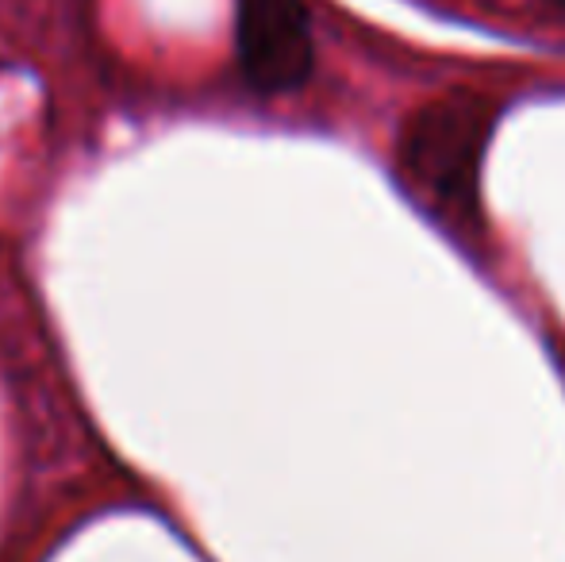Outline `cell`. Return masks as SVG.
I'll use <instances>...</instances> for the list:
<instances>
[{"instance_id":"obj_1","label":"cell","mask_w":565,"mask_h":562,"mask_svg":"<svg viewBox=\"0 0 565 562\" xmlns=\"http://www.w3.org/2000/svg\"><path fill=\"white\" fill-rule=\"evenodd\" d=\"M497 128V100L484 93L454 89L419 105L401 124L396 166L419 201L439 216L466 224L477 209L484 147Z\"/></svg>"},{"instance_id":"obj_2","label":"cell","mask_w":565,"mask_h":562,"mask_svg":"<svg viewBox=\"0 0 565 562\" xmlns=\"http://www.w3.org/2000/svg\"><path fill=\"white\" fill-rule=\"evenodd\" d=\"M238 74L262 97L297 93L312 77V20L300 0H238L235 12Z\"/></svg>"},{"instance_id":"obj_3","label":"cell","mask_w":565,"mask_h":562,"mask_svg":"<svg viewBox=\"0 0 565 562\" xmlns=\"http://www.w3.org/2000/svg\"><path fill=\"white\" fill-rule=\"evenodd\" d=\"M551 4H558V8H565V0H551Z\"/></svg>"}]
</instances>
